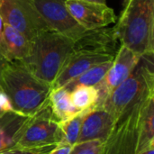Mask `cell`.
I'll return each instance as SVG.
<instances>
[{"mask_svg": "<svg viewBox=\"0 0 154 154\" xmlns=\"http://www.w3.org/2000/svg\"><path fill=\"white\" fill-rule=\"evenodd\" d=\"M49 106L53 117L58 122L68 120L80 113L72 105L69 92L64 88L51 90L49 98Z\"/></svg>", "mask_w": 154, "mask_h": 154, "instance_id": "16", "label": "cell"}, {"mask_svg": "<svg viewBox=\"0 0 154 154\" xmlns=\"http://www.w3.org/2000/svg\"><path fill=\"white\" fill-rule=\"evenodd\" d=\"M32 3L49 30L60 33L74 42L86 32L70 14L66 6V0H32Z\"/></svg>", "mask_w": 154, "mask_h": 154, "instance_id": "9", "label": "cell"}, {"mask_svg": "<svg viewBox=\"0 0 154 154\" xmlns=\"http://www.w3.org/2000/svg\"><path fill=\"white\" fill-rule=\"evenodd\" d=\"M85 113L86 110L79 113L68 120L59 122V125L63 135V139L60 143L68 144L70 146H74L77 143Z\"/></svg>", "mask_w": 154, "mask_h": 154, "instance_id": "19", "label": "cell"}, {"mask_svg": "<svg viewBox=\"0 0 154 154\" xmlns=\"http://www.w3.org/2000/svg\"><path fill=\"white\" fill-rule=\"evenodd\" d=\"M72 105L79 112L96 106L99 100L97 87H79L69 92Z\"/></svg>", "mask_w": 154, "mask_h": 154, "instance_id": "18", "label": "cell"}, {"mask_svg": "<svg viewBox=\"0 0 154 154\" xmlns=\"http://www.w3.org/2000/svg\"><path fill=\"white\" fill-rule=\"evenodd\" d=\"M57 145H47V146H42V147H36V148L14 147L7 151L2 152H0V154H48Z\"/></svg>", "mask_w": 154, "mask_h": 154, "instance_id": "21", "label": "cell"}, {"mask_svg": "<svg viewBox=\"0 0 154 154\" xmlns=\"http://www.w3.org/2000/svg\"><path fill=\"white\" fill-rule=\"evenodd\" d=\"M73 146L68 144L60 143L56 147H54L48 154H69Z\"/></svg>", "mask_w": 154, "mask_h": 154, "instance_id": "23", "label": "cell"}, {"mask_svg": "<svg viewBox=\"0 0 154 154\" xmlns=\"http://www.w3.org/2000/svg\"><path fill=\"white\" fill-rule=\"evenodd\" d=\"M114 124L113 116L103 106L86 110L77 143L95 140L106 141Z\"/></svg>", "mask_w": 154, "mask_h": 154, "instance_id": "12", "label": "cell"}, {"mask_svg": "<svg viewBox=\"0 0 154 154\" xmlns=\"http://www.w3.org/2000/svg\"><path fill=\"white\" fill-rule=\"evenodd\" d=\"M141 58L142 56L139 54L132 51L124 45H120L111 68L103 80L95 86L99 91V100L97 106H102L111 92L131 75Z\"/></svg>", "mask_w": 154, "mask_h": 154, "instance_id": "10", "label": "cell"}, {"mask_svg": "<svg viewBox=\"0 0 154 154\" xmlns=\"http://www.w3.org/2000/svg\"><path fill=\"white\" fill-rule=\"evenodd\" d=\"M62 139L59 122L53 117L48 105L29 117L16 147L36 148L57 145L62 142Z\"/></svg>", "mask_w": 154, "mask_h": 154, "instance_id": "8", "label": "cell"}, {"mask_svg": "<svg viewBox=\"0 0 154 154\" xmlns=\"http://www.w3.org/2000/svg\"><path fill=\"white\" fill-rule=\"evenodd\" d=\"M152 90H154L153 55L142 56L131 75L111 92L102 106L116 121L125 108Z\"/></svg>", "mask_w": 154, "mask_h": 154, "instance_id": "5", "label": "cell"}, {"mask_svg": "<svg viewBox=\"0 0 154 154\" xmlns=\"http://www.w3.org/2000/svg\"><path fill=\"white\" fill-rule=\"evenodd\" d=\"M152 97L154 90L145 93L116 118L104 143L102 154H135L142 115L147 101Z\"/></svg>", "mask_w": 154, "mask_h": 154, "instance_id": "6", "label": "cell"}, {"mask_svg": "<svg viewBox=\"0 0 154 154\" xmlns=\"http://www.w3.org/2000/svg\"><path fill=\"white\" fill-rule=\"evenodd\" d=\"M0 16L4 22L31 42L48 26L32 0H0Z\"/></svg>", "mask_w": 154, "mask_h": 154, "instance_id": "7", "label": "cell"}, {"mask_svg": "<svg viewBox=\"0 0 154 154\" xmlns=\"http://www.w3.org/2000/svg\"><path fill=\"white\" fill-rule=\"evenodd\" d=\"M85 1H88V2H92V3H97V4L106 5V0H85Z\"/></svg>", "mask_w": 154, "mask_h": 154, "instance_id": "25", "label": "cell"}, {"mask_svg": "<svg viewBox=\"0 0 154 154\" xmlns=\"http://www.w3.org/2000/svg\"><path fill=\"white\" fill-rule=\"evenodd\" d=\"M154 149V97H151L143 109L138 133L135 154Z\"/></svg>", "mask_w": 154, "mask_h": 154, "instance_id": "15", "label": "cell"}, {"mask_svg": "<svg viewBox=\"0 0 154 154\" xmlns=\"http://www.w3.org/2000/svg\"><path fill=\"white\" fill-rule=\"evenodd\" d=\"M3 31H4V22L0 16V57H2L5 60V39H4Z\"/></svg>", "mask_w": 154, "mask_h": 154, "instance_id": "24", "label": "cell"}, {"mask_svg": "<svg viewBox=\"0 0 154 154\" xmlns=\"http://www.w3.org/2000/svg\"><path fill=\"white\" fill-rule=\"evenodd\" d=\"M0 89L10 99L14 112L27 116L49 105L52 90L21 61L5 62L0 69Z\"/></svg>", "mask_w": 154, "mask_h": 154, "instance_id": "2", "label": "cell"}, {"mask_svg": "<svg viewBox=\"0 0 154 154\" xmlns=\"http://www.w3.org/2000/svg\"><path fill=\"white\" fill-rule=\"evenodd\" d=\"M29 117L16 112L5 113L0 116V152L16 147Z\"/></svg>", "mask_w": 154, "mask_h": 154, "instance_id": "13", "label": "cell"}, {"mask_svg": "<svg viewBox=\"0 0 154 154\" xmlns=\"http://www.w3.org/2000/svg\"><path fill=\"white\" fill-rule=\"evenodd\" d=\"M5 62H7V61H5L2 57H0V69L4 66V64H5Z\"/></svg>", "mask_w": 154, "mask_h": 154, "instance_id": "27", "label": "cell"}, {"mask_svg": "<svg viewBox=\"0 0 154 154\" xmlns=\"http://www.w3.org/2000/svg\"><path fill=\"white\" fill-rule=\"evenodd\" d=\"M73 44V40L60 33L49 29L42 31L32 41L30 52L21 62L35 77L51 86Z\"/></svg>", "mask_w": 154, "mask_h": 154, "instance_id": "4", "label": "cell"}, {"mask_svg": "<svg viewBox=\"0 0 154 154\" xmlns=\"http://www.w3.org/2000/svg\"><path fill=\"white\" fill-rule=\"evenodd\" d=\"M121 45L140 56L154 53V0H131L113 26Z\"/></svg>", "mask_w": 154, "mask_h": 154, "instance_id": "3", "label": "cell"}, {"mask_svg": "<svg viewBox=\"0 0 154 154\" xmlns=\"http://www.w3.org/2000/svg\"><path fill=\"white\" fill-rule=\"evenodd\" d=\"M141 154H154V149H151V150H149V151H147V152Z\"/></svg>", "mask_w": 154, "mask_h": 154, "instance_id": "28", "label": "cell"}, {"mask_svg": "<svg viewBox=\"0 0 154 154\" xmlns=\"http://www.w3.org/2000/svg\"><path fill=\"white\" fill-rule=\"evenodd\" d=\"M130 1H131V0H124V2H123V9L125 8V7L128 5V4L130 3Z\"/></svg>", "mask_w": 154, "mask_h": 154, "instance_id": "26", "label": "cell"}, {"mask_svg": "<svg viewBox=\"0 0 154 154\" xmlns=\"http://www.w3.org/2000/svg\"><path fill=\"white\" fill-rule=\"evenodd\" d=\"M3 33L5 42V61L23 60L30 52L32 42L6 23H4Z\"/></svg>", "mask_w": 154, "mask_h": 154, "instance_id": "14", "label": "cell"}, {"mask_svg": "<svg viewBox=\"0 0 154 154\" xmlns=\"http://www.w3.org/2000/svg\"><path fill=\"white\" fill-rule=\"evenodd\" d=\"M104 143L102 140H95L76 143L69 154H102L104 150Z\"/></svg>", "mask_w": 154, "mask_h": 154, "instance_id": "20", "label": "cell"}, {"mask_svg": "<svg viewBox=\"0 0 154 154\" xmlns=\"http://www.w3.org/2000/svg\"><path fill=\"white\" fill-rule=\"evenodd\" d=\"M120 45L113 27L86 31L74 42L72 51L51 84V88H64L93 66L114 60Z\"/></svg>", "mask_w": 154, "mask_h": 154, "instance_id": "1", "label": "cell"}, {"mask_svg": "<svg viewBox=\"0 0 154 154\" xmlns=\"http://www.w3.org/2000/svg\"><path fill=\"white\" fill-rule=\"evenodd\" d=\"M113 61L114 60H109L93 66L92 68L69 82L64 87V88L67 91L70 92L74 88L79 87H95L98 85L105 78L108 69L111 68Z\"/></svg>", "mask_w": 154, "mask_h": 154, "instance_id": "17", "label": "cell"}, {"mask_svg": "<svg viewBox=\"0 0 154 154\" xmlns=\"http://www.w3.org/2000/svg\"><path fill=\"white\" fill-rule=\"evenodd\" d=\"M0 108L4 113L14 112L13 106L10 102V99L1 89H0Z\"/></svg>", "mask_w": 154, "mask_h": 154, "instance_id": "22", "label": "cell"}, {"mask_svg": "<svg viewBox=\"0 0 154 154\" xmlns=\"http://www.w3.org/2000/svg\"><path fill=\"white\" fill-rule=\"evenodd\" d=\"M66 6L86 31L107 27L117 21L114 9L106 5L85 0H66Z\"/></svg>", "mask_w": 154, "mask_h": 154, "instance_id": "11", "label": "cell"}]
</instances>
